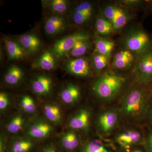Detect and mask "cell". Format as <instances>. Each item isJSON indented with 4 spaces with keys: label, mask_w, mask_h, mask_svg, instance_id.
I'll use <instances>...</instances> for the list:
<instances>
[{
    "label": "cell",
    "mask_w": 152,
    "mask_h": 152,
    "mask_svg": "<svg viewBox=\"0 0 152 152\" xmlns=\"http://www.w3.org/2000/svg\"><path fill=\"white\" fill-rule=\"evenodd\" d=\"M80 144V138L75 132H69L65 134L61 139V144L64 149L69 151H73Z\"/></svg>",
    "instance_id": "cell-25"
},
{
    "label": "cell",
    "mask_w": 152,
    "mask_h": 152,
    "mask_svg": "<svg viewBox=\"0 0 152 152\" xmlns=\"http://www.w3.org/2000/svg\"><path fill=\"white\" fill-rule=\"evenodd\" d=\"M136 59V56L130 51L122 48L113 56L112 66L115 70H127L132 69Z\"/></svg>",
    "instance_id": "cell-11"
},
{
    "label": "cell",
    "mask_w": 152,
    "mask_h": 152,
    "mask_svg": "<svg viewBox=\"0 0 152 152\" xmlns=\"http://www.w3.org/2000/svg\"><path fill=\"white\" fill-rule=\"evenodd\" d=\"M145 133L140 129L128 128L124 129L117 133L115 140L117 143L125 148L143 144L145 141Z\"/></svg>",
    "instance_id": "cell-9"
},
{
    "label": "cell",
    "mask_w": 152,
    "mask_h": 152,
    "mask_svg": "<svg viewBox=\"0 0 152 152\" xmlns=\"http://www.w3.org/2000/svg\"><path fill=\"white\" fill-rule=\"evenodd\" d=\"M145 123L148 125V127L152 128V96L147 113Z\"/></svg>",
    "instance_id": "cell-35"
},
{
    "label": "cell",
    "mask_w": 152,
    "mask_h": 152,
    "mask_svg": "<svg viewBox=\"0 0 152 152\" xmlns=\"http://www.w3.org/2000/svg\"><path fill=\"white\" fill-rule=\"evenodd\" d=\"M17 40L23 47L27 56L35 55L41 47V42L37 35L31 32L19 36Z\"/></svg>",
    "instance_id": "cell-13"
},
{
    "label": "cell",
    "mask_w": 152,
    "mask_h": 152,
    "mask_svg": "<svg viewBox=\"0 0 152 152\" xmlns=\"http://www.w3.org/2000/svg\"><path fill=\"white\" fill-rule=\"evenodd\" d=\"M104 16L113 25L115 33L121 31L134 18V11L120 5L115 2L104 4L100 9Z\"/></svg>",
    "instance_id": "cell-4"
},
{
    "label": "cell",
    "mask_w": 152,
    "mask_h": 152,
    "mask_svg": "<svg viewBox=\"0 0 152 152\" xmlns=\"http://www.w3.org/2000/svg\"><path fill=\"white\" fill-rule=\"evenodd\" d=\"M152 96L151 86L136 84L125 94L120 102V118L134 124L145 123Z\"/></svg>",
    "instance_id": "cell-1"
},
{
    "label": "cell",
    "mask_w": 152,
    "mask_h": 152,
    "mask_svg": "<svg viewBox=\"0 0 152 152\" xmlns=\"http://www.w3.org/2000/svg\"><path fill=\"white\" fill-rule=\"evenodd\" d=\"M44 113L52 122L58 124L61 121L62 116L60 108L56 105L46 104L44 106Z\"/></svg>",
    "instance_id": "cell-27"
},
{
    "label": "cell",
    "mask_w": 152,
    "mask_h": 152,
    "mask_svg": "<svg viewBox=\"0 0 152 152\" xmlns=\"http://www.w3.org/2000/svg\"><path fill=\"white\" fill-rule=\"evenodd\" d=\"M146 1V4L145 10L148 12H152V0H149Z\"/></svg>",
    "instance_id": "cell-36"
},
{
    "label": "cell",
    "mask_w": 152,
    "mask_h": 152,
    "mask_svg": "<svg viewBox=\"0 0 152 152\" xmlns=\"http://www.w3.org/2000/svg\"><path fill=\"white\" fill-rule=\"evenodd\" d=\"M9 103V96L7 93L1 92L0 93V110H3L7 108Z\"/></svg>",
    "instance_id": "cell-34"
},
{
    "label": "cell",
    "mask_w": 152,
    "mask_h": 152,
    "mask_svg": "<svg viewBox=\"0 0 152 152\" xmlns=\"http://www.w3.org/2000/svg\"><path fill=\"white\" fill-rule=\"evenodd\" d=\"M24 124V119L21 115L14 117L8 125L7 130L10 133L15 134L21 130Z\"/></svg>",
    "instance_id": "cell-31"
},
{
    "label": "cell",
    "mask_w": 152,
    "mask_h": 152,
    "mask_svg": "<svg viewBox=\"0 0 152 152\" xmlns=\"http://www.w3.org/2000/svg\"><path fill=\"white\" fill-rule=\"evenodd\" d=\"M127 83L124 76L113 70H107L93 83L91 90L96 97L103 102H110L122 92Z\"/></svg>",
    "instance_id": "cell-2"
},
{
    "label": "cell",
    "mask_w": 152,
    "mask_h": 152,
    "mask_svg": "<svg viewBox=\"0 0 152 152\" xmlns=\"http://www.w3.org/2000/svg\"><path fill=\"white\" fill-rule=\"evenodd\" d=\"M132 75L136 84L151 86L152 48L136 57L132 68Z\"/></svg>",
    "instance_id": "cell-5"
},
{
    "label": "cell",
    "mask_w": 152,
    "mask_h": 152,
    "mask_svg": "<svg viewBox=\"0 0 152 152\" xmlns=\"http://www.w3.org/2000/svg\"><path fill=\"white\" fill-rule=\"evenodd\" d=\"M34 146V143L29 140L19 139L12 145L11 152H29Z\"/></svg>",
    "instance_id": "cell-29"
},
{
    "label": "cell",
    "mask_w": 152,
    "mask_h": 152,
    "mask_svg": "<svg viewBox=\"0 0 152 152\" xmlns=\"http://www.w3.org/2000/svg\"><path fill=\"white\" fill-rule=\"evenodd\" d=\"M94 52L104 55L111 59L112 54L115 48L114 41L108 37L97 36L94 41Z\"/></svg>",
    "instance_id": "cell-20"
},
{
    "label": "cell",
    "mask_w": 152,
    "mask_h": 152,
    "mask_svg": "<svg viewBox=\"0 0 152 152\" xmlns=\"http://www.w3.org/2000/svg\"><path fill=\"white\" fill-rule=\"evenodd\" d=\"M83 152H113L100 139H96L88 142L83 148Z\"/></svg>",
    "instance_id": "cell-28"
},
{
    "label": "cell",
    "mask_w": 152,
    "mask_h": 152,
    "mask_svg": "<svg viewBox=\"0 0 152 152\" xmlns=\"http://www.w3.org/2000/svg\"><path fill=\"white\" fill-rule=\"evenodd\" d=\"M95 31L98 36L107 37L115 33L111 22L104 16L100 10L95 20Z\"/></svg>",
    "instance_id": "cell-18"
},
{
    "label": "cell",
    "mask_w": 152,
    "mask_h": 152,
    "mask_svg": "<svg viewBox=\"0 0 152 152\" xmlns=\"http://www.w3.org/2000/svg\"><path fill=\"white\" fill-rule=\"evenodd\" d=\"M67 27L65 18L62 15L51 14L44 23V30L49 36H56L65 31Z\"/></svg>",
    "instance_id": "cell-12"
},
{
    "label": "cell",
    "mask_w": 152,
    "mask_h": 152,
    "mask_svg": "<svg viewBox=\"0 0 152 152\" xmlns=\"http://www.w3.org/2000/svg\"><path fill=\"white\" fill-rule=\"evenodd\" d=\"M44 5L52 14L63 15L67 12L69 7V2L66 0H51L44 2Z\"/></svg>",
    "instance_id": "cell-23"
},
{
    "label": "cell",
    "mask_w": 152,
    "mask_h": 152,
    "mask_svg": "<svg viewBox=\"0 0 152 152\" xmlns=\"http://www.w3.org/2000/svg\"><path fill=\"white\" fill-rule=\"evenodd\" d=\"M63 66L68 73L81 77L91 75L93 69L91 60L83 57L69 58Z\"/></svg>",
    "instance_id": "cell-10"
},
{
    "label": "cell",
    "mask_w": 152,
    "mask_h": 152,
    "mask_svg": "<svg viewBox=\"0 0 152 152\" xmlns=\"http://www.w3.org/2000/svg\"><path fill=\"white\" fill-rule=\"evenodd\" d=\"M95 9L93 2L83 1L77 4L71 12V19L73 24L77 27L87 25L94 15Z\"/></svg>",
    "instance_id": "cell-8"
},
{
    "label": "cell",
    "mask_w": 152,
    "mask_h": 152,
    "mask_svg": "<svg viewBox=\"0 0 152 152\" xmlns=\"http://www.w3.org/2000/svg\"><path fill=\"white\" fill-rule=\"evenodd\" d=\"M151 86H152V84H151Z\"/></svg>",
    "instance_id": "cell-39"
},
{
    "label": "cell",
    "mask_w": 152,
    "mask_h": 152,
    "mask_svg": "<svg viewBox=\"0 0 152 152\" xmlns=\"http://www.w3.org/2000/svg\"><path fill=\"white\" fill-rule=\"evenodd\" d=\"M92 47V42L90 39L79 41L69 53L68 56L72 58L83 57Z\"/></svg>",
    "instance_id": "cell-24"
},
{
    "label": "cell",
    "mask_w": 152,
    "mask_h": 152,
    "mask_svg": "<svg viewBox=\"0 0 152 152\" xmlns=\"http://www.w3.org/2000/svg\"><path fill=\"white\" fill-rule=\"evenodd\" d=\"M91 113L87 109H82L71 118L69 125L70 128L77 130H85L89 126Z\"/></svg>",
    "instance_id": "cell-16"
},
{
    "label": "cell",
    "mask_w": 152,
    "mask_h": 152,
    "mask_svg": "<svg viewBox=\"0 0 152 152\" xmlns=\"http://www.w3.org/2000/svg\"><path fill=\"white\" fill-rule=\"evenodd\" d=\"M57 59L51 50H47L33 63L32 66L42 70H52L56 67Z\"/></svg>",
    "instance_id": "cell-17"
},
{
    "label": "cell",
    "mask_w": 152,
    "mask_h": 152,
    "mask_svg": "<svg viewBox=\"0 0 152 152\" xmlns=\"http://www.w3.org/2000/svg\"><path fill=\"white\" fill-rule=\"evenodd\" d=\"M120 119L118 110L115 109L102 111L98 115L96 124L99 133L103 137L110 135L118 126Z\"/></svg>",
    "instance_id": "cell-7"
},
{
    "label": "cell",
    "mask_w": 152,
    "mask_h": 152,
    "mask_svg": "<svg viewBox=\"0 0 152 152\" xmlns=\"http://www.w3.org/2000/svg\"><path fill=\"white\" fill-rule=\"evenodd\" d=\"M52 127L48 123L45 121L35 123L31 126L28 130V134L34 138H44L51 132Z\"/></svg>",
    "instance_id": "cell-22"
},
{
    "label": "cell",
    "mask_w": 152,
    "mask_h": 152,
    "mask_svg": "<svg viewBox=\"0 0 152 152\" xmlns=\"http://www.w3.org/2000/svg\"><path fill=\"white\" fill-rule=\"evenodd\" d=\"M116 3L126 8L134 11L136 9H145L146 1L142 0H119Z\"/></svg>",
    "instance_id": "cell-30"
},
{
    "label": "cell",
    "mask_w": 152,
    "mask_h": 152,
    "mask_svg": "<svg viewBox=\"0 0 152 152\" xmlns=\"http://www.w3.org/2000/svg\"><path fill=\"white\" fill-rule=\"evenodd\" d=\"M60 97L65 103L69 105L73 104L78 102L80 99V89L77 85L69 83L62 90Z\"/></svg>",
    "instance_id": "cell-19"
},
{
    "label": "cell",
    "mask_w": 152,
    "mask_h": 152,
    "mask_svg": "<svg viewBox=\"0 0 152 152\" xmlns=\"http://www.w3.org/2000/svg\"><path fill=\"white\" fill-rule=\"evenodd\" d=\"M5 46L9 60H19L24 59L27 55L17 40L10 37L5 38Z\"/></svg>",
    "instance_id": "cell-15"
},
{
    "label": "cell",
    "mask_w": 152,
    "mask_h": 152,
    "mask_svg": "<svg viewBox=\"0 0 152 152\" xmlns=\"http://www.w3.org/2000/svg\"><path fill=\"white\" fill-rule=\"evenodd\" d=\"M41 152H58L56 148L53 146H49L45 148Z\"/></svg>",
    "instance_id": "cell-37"
},
{
    "label": "cell",
    "mask_w": 152,
    "mask_h": 152,
    "mask_svg": "<svg viewBox=\"0 0 152 152\" xmlns=\"http://www.w3.org/2000/svg\"><path fill=\"white\" fill-rule=\"evenodd\" d=\"M122 48L130 51L136 57L152 48V35L141 25L128 28L121 39Z\"/></svg>",
    "instance_id": "cell-3"
},
{
    "label": "cell",
    "mask_w": 152,
    "mask_h": 152,
    "mask_svg": "<svg viewBox=\"0 0 152 152\" xmlns=\"http://www.w3.org/2000/svg\"><path fill=\"white\" fill-rule=\"evenodd\" d=\"M22 109L28 113H33L35 112L36 107L32 98L30 96L25 95L22 97L20 103Z\"/></svg>",
    "instance_id": "cell-32"
},
{
    "label": "cell",
    "mask_w": 152,
    "mask_h": 152,
    "mask_svg": "<svg viewBox=\"0 0 152 152\" xmlns=\"http://www.w3.org/2000/svg\"><path fill=\"white\" fill-rule=\"evenodd\" d=\"M53 82L50 77L47 75L36 76L31 83V88L34 93L39 96H46L51 92Z\"/></svg>",
    "instance_id": "cell-14"
},
{
    "label": "cell",
    "mask_w": 152,
    "mask_h": 152,
    "mask_svg": "<svg viewBox=\"0 0 152 152\" xmlns=\"http://www.w3.org/2000/svg\"><path fill=\"white\" fill-rule=\"evenodd\" d=\"M90 39V36L88 34L81 31L76 32L56 41L51 50L57 58L60 59L68 56L79 41Z\"/></svg>",
    "instance_id": "cell-6"
},
{
    "label": "cell",
    "mask_w": 152,
    "mask_h": 152,
    "mask_svg": "<svg viewBox=\"0 0 152 152\" xmlns=\"http://www.w3.org/2000/svg\"><path fill=\"white\" fill-rule=\"evenodd\" d=\"M132 152H143L142 151H140V150H134V151H133Z\"/></svg>",
    "instance_id": "cell-38"
},
{
    "label": "cell",
    "mask_w": 152,
    "mask_h": 152,
    "mask_svg": "<svg viewBox=\"0 0 152 152\" xmlns=\"http://www.w3.org/2000/svg\"><path fill=\"white\" fill-rule=\"evenodd\" d=\"M144 145L147 152H152V128L148 127L145 133Z\"/></svg>",
    "instance_id": "cell-33"
},
{
    "label": "cell",
    "mask_w": 152,
    "mask_h": 152,
    "mask_svg": "<svg viewBox=\"0 0 152 152\" xmlns=\"http://www.w3.org/2000/svg\"><path fill=\"white\" fill-rule=\"evenodd\" d=\"M93 69L96 72L100 73L108 65L110 60L104 55L93 52L91 58Z\"/></svg>",
    "instance_id": "cell-26"
},
{
    "label": "cell",
    "mask_w": 152,
    "mask_h": 152,
    "mask_svg": "<svg viewBox=\"0 0 152 152\" xmlns=\"http://www.w3.org/2000/svg\"><path fill=\"white\" fill-rule=\"evenodd\" d=\"M24 77V73L21 68L16 65H11L6 72L4 81L7 84L15 86L22 81Z\"/></svg>",
    "instance_id": "cell-21"
}]
</instances>
